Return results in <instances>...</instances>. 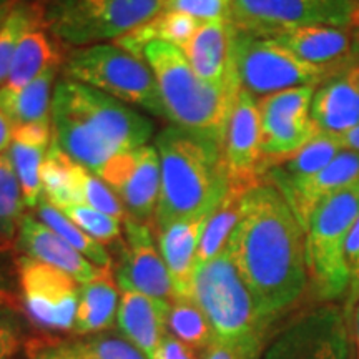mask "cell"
Wrapping results in <instances>:
<instances>
[{
	"instance_id": "cell-1",
	"label": "cell",
	"mask_w": 359,
	"mask_h": 359,
	"mask_svg": "<svg viewBox=\"0 0 359 359\" xmlns=\"http://www.w3.org/2000/svg\"><path fill=\"white\" fill-rule=\"evenodd\" d=\"M226 248L268 323L303 296L309 283L304 230L268 180L245 191Z\"/></svg>"
},
{
	"instance_id": "cell-2",
	"label": "cell",
	"mask_w": 359,
	"mask_h": 359,
	"mask_svg": "<svg viewBox=\"0 0 359 359\" xmlns=\"http://www.w3.org/2000/svg\"><path fill=\"white\" fill-rule=\"evenodd\" d=\"M50 123L53 143L95 175L114 156L147 145L155 128L133 107L65 77L53 88Z\"/></svg>"
},
{
	"instance_id": "cell-3",
	"label": "cell",
	"mask_w": 359,
	"mask_h": 359,
	"mask_svg": "<svg viewBox=\"0 0 359 359\" xmlns=\"http://www.w3.org/2000/svg\"><path fill=\"white\" fill-rule=\"evenodd\" d=\"M155 148L161 168L156 230L212 213L230 188L222 145L172 125L156 135Z\"/></svg>"
},
{
	"instance_id": "cell-4",
	"label": "cell",
	"mask_w": 359,
	"mask_h": 359,
	"mask_svg": "<svg viewBox=\"0 0 359 359\" xmlns=\"http://www.w3.org/2000/svg\"><path fill=\"white\" fill-rule=\"evenodd\" d=\"M143 58L154 72L170 122L223 145L240 85L213 87L205 83L193 72L185 53L167 42L148 43Z\"/></svg>"
},
{
	"instance_id": "cell-5",
	"label": "cell",
	"mask_w": 359,
	"mask_h": 359,
	"mask_svg": "<svg viewBox=\"0 0 359 359\" xmlns=\"http://www.w3.org/2000/svg\"><path fill=\"white\" fill-rule=\"evenodd\" d=\"M190 298L208 318L218 341H263L269 323L259 313L228 248L196 266Z\"/></svg>"
},
{
	"instance_id": "cell-6",
	"label": "cell",
	"mask_w": 359,
	"mask_h": 359,
	"mask_svg": "<svg viewBox=\"0 0 359 359\" xmlns=\"http://www.w3.org/2000/svg\"><path fill=\"white\" fill-rule=\"evenodd\" d=\"M64 77L100 90L133 109L167 118L154 72L145 60L115 43H97L67 50Z\"/></svg>"
},
{
	"instance_id": "cell-7",
	"label": "cell",
	"mask_w": 359,
	"mask_h": 359,
	"mask_svg": "<svg viewBox=\"0 0 359 359\" xmlns=\"http://www.w3.org/2000/svg\"><path fill=\"white\" fill-rule=\"evenodd\" d=\"M48 34L64 48L107 43L161 12L163 0H39Z\"/></svg>"
},
{
	"instance_id": "cell-8",
	"label": "cell",
	"mask_w": 359,
	"mask_h": 359,
	"mask_svg": "<svg viewBox=\"0 0 359 359\" xmlns=\"http://www.w3.org/2000/svg\"><path fill=\"white\" fill-rule=\"evenodd\" d=\"M359 215V180L326 198L304 228L309 283L318 298L333 302L349 290L344 245Z\"/></svg>"
},
{
	"instance_id": "cell-9",
	"label": "cell",
	"mask_w": 359,
	"mask_h": 359,
	"mask_svg": "<svg viewBox=\"0 0 359 359\" xmlns=\"http://www.w3.org/2000/svg\"><path fill=\"white\" fill-rule=\"evenodd\" d=\"M235 70L240 87L257 98L291 88H318L331 79L326 70L302 60L275 39L251 37L238 30Z\"/></svg>"
},
{
	"instance_id": "cell-10",
	"label": "cell",
	"mask_w": 359,
	"mask_h": 359,
	"mask_svg": "<svg viewBox=\"0 0 359 359\" xmlns=\"http://www.w3.org/2000/svg\"><path fill=\"white\" fill-rule=\"evenodd\" d=\"M354 0H233L231 22L238 32L259 39L308 25L353 29Z\"/></svg>"
},
{
	"instance_id": "cell-11",
	"label": "cell",
	"mask_w": 359,
	"mask_h": 359,
	"mask_svg": "<svg viewBox=\"0 0 359 359\" xmlns=\"http://www.w3.org/2000/svg\"><path fill=\"white\" fill-rule=\"evenodd\" d=\"M15 275L30 320L52 331L74 330L82 285L65 271L29 257H17Z\"/></svg>"
},
{
	"instance_id": "cell-12",
	"label": "cell",
	"mask_w": 359,
	"mask_h": 359,
	"mask_svg": "<svg viewBox=\"0 0 359 359\" xmlns=\"http://www.w3.org/2000/svg\"><path fill=\"white\" fill-rule=\"evenodd\" d=\"M314 90V87L291 88L258 98L263 177L273 165L298 151L320 132L311 118Z\"/></svg>"
},
{
	"instance_id": "cell-13",
	"label": "cell",
	"mask_w": 359,
	"mask_h": 359,
	"mask_svg": "<svg viewBox=\"0 0 359 359\" xmlns=\"http://www.w3.org/2000/svg\"><path fill=\"white\" fill-rule=\"evenodd\" d=\"M263 359H353L348 313L333 304L314 308L281 331Z\"/></svg>"
},
{
	"instance_id": "cell-14",
	"label": "cell",
	"mask_w": 359,
	"mask_h": 359,
	"mask_svg": "<svg viewBox=\"0 0 359 359\" xmlns=\"http://www.w3.org/2000/svg\"><path fill=\"white\" fill-rule=\"evenodd\" d=\"M135 222L155 223L161 168L155 147L143 145L114 156L98 173Z\"/></svg>"
},
{
	"instance_id": "cell-15",
	"label": "cell",
	"mask_w": 359,
	"mask_h": 359,
	"mask_svg": "<svg viewBox=\"0 0 359 359\" xmlns=\"http://www.w3.org/2000/svg\"><path fill=\"white\" fill-rule=\"evenodd\" d=\"M223 160L230 187L248 190L263 180L262 118L258 98L240 88L223 138Z\"/></svg>"
},
{
	"instance_id": "cell-16",
	"label": "cell",
	"mask_w": 359,
	"mask_h": 359,
	"mask_svg": "<svg viewBox=\"0 0 359 359\" xmlns=\"http://www.w3.org/2000/svg\"><path fill=\"white\" fill-rule=\"evenodd\" d=\"M123 233L118 264L115 268V278L120 288L172 302V278L160 250L155 246L150 224L127 217L123 219Z\"/></svg>"
},
{
	"instance_id": "cell-17",
	"label": "cell",
	"mask_w": 359,
	"mask_h": 359,
	"mask_svg": "<svg viewBox=\"0 0 359 359\" xmlns=\"http://www.w3.org/2000/svg\"><path fill=\"white\" fill-rule=\"evenodd\" d=\"M283 193L293 213L306 228L314 210L323 201L359 180V154L343 150L320 172L298 178H264Z\"/></svg>"
},
{
	"instance_id": "cell-18",
	"label": "cell",
	"mask_w": 359,
	"mask_h": 359,
	"mask_svg": "<svg viewBox=\"0 0 359 359\" xmlns=\"http://www.w3.org/2000/svg\"><path fill=\"white\" fill-rule=\"evenodd\" d=\"M235 37L231 20L203 22L182 52L205 83L213 87L240 85L235 70Z\"/></svg>"
},
{
	"instance_id": "cell-19",
	"label": "cell",
	"mask_w": 359,
	"mask_h": 359,
	"mask_svg": "<svg viewBox=\"0 0 359 359\" xmlns=\"http://www.w3.org/2000/svg\"><path fill=\"white\" fill-rule=\"evenodd\" d=\"M296 57L326 70L331 77L356 64L353 29L308 25L275 37Z\"/></svg>"
},
{
	"instance_id": "cell-20",
	"label": "cell",
	"mask_w": 359,
	"mask_h": 359,
	"mask_svg": "<svg viewBox=\"0 0 359 359\" xmlns=\"http://www.w3.org/2000/svg\"><path fill=\"white\" fill-rule=\"evenodd\" d=\"M13 245L20 251V255L62 269L80 285L95 280L103 269L88 262L82 253L72 248L64 238L58 236L47 224L30 213H25V217L22 218Z\"/></svg>"
},
{
	"instance_id": "cell-21",
	"label": "cell",
	"mask_w": 359,
	"mask_h": 359,
	"mask_svg": "<svg viewBox=\"0 0 359 359\" xmlns=\"http://www.w3.org/2000/svg\"><path fill=\"white\" fill-rule=\"evenodd\" d=\"M311 118L318 130L341 135L359 125V62L314 90Z\"/></svg>"
},
{
	"instance_id": "cell-22",
	"label": "cell",
	"mask_w": 359,
	"mask_h": 359,
	"mask_svg": "<svg viewBox=\"0 0 359 359\" xmlns=\"http://www.w3.org/2000/svg\"><path fill=\"white\" fill-rule=\"evenodd\" d=\"M170 302L151 298L138 291H122L116 313L120 333L148 359H155L161 339L167 334Z\"/></svg>"
},
{
	"instance_id": "cell-23",
	"label": "cell",
	"mask_w": 359,
	"mask_h": 359,
	"mask_svg": "<svg viewBox=\"0 0 359 359\" xmlns=\"http://www.w3.org/2000/svg\"><path fill=\"white\" fill-rule=\"evenodd\" d=\"M210 215L177 219L158 231L160 253L172 278L173 298H190L201 233Z\"/></svg>"
},
{
	"instance_id": "cell-24",
	"label": "cell",
	"mask_w": 359,
	"mask_h": 359,
	"mask_svg": "<svg viewBox=\"0 0 359 359\" xmlns=\"http://www.w3.org/2000/svg\"><path fill=\"white\" fill-rule=\"evenodd\" d=\"M52 140L50 122L22 125L13 130L7 155L11 156L22 193H24L25 205L29 208H35L43 198L40 172H42L43 160L52 145Z\"/></svg>"
},
{
	"instance_id": "cell-25",
	"label": "cell",
	"mask_w": 359,
	"mask_h": 359,
	"mask_svg": "<svg viewBox=\"0 0 359 359\" xmlns=\"http://www.w3.org/2000/svg\"><path fill=\"white\" fill-rule=\"evenodd\" d=\"M65 53V48L48 34L47 27L43 24L42 7H40L37 17L17 47L7 82L2 88L8 92L22 90L37 79L48 65L55 64V62H64Z\"/></svg>"
},
{
	"instance_id": "cell-26",
	"label": "cell",
	"mask_w": 359,
	"mask_h": 359,
	"mask_svg": "<svg viewBox=\"0 0 359 359\" xmlns=\"http://www.w3.org/2000/svg\"><path fill=\"white\" fill-rule=\"evenodd\" d=\"M120 296L111 268H103L95 280L80 288L79 308L75 313L74 333L97 334L110 330L116 321Z\"/></svg>"
},
{
	"instance_id": "cell-27",
	"label": "cell",
	"mask_w": 359,
	"mask_h": 359,
	"mask_svg": "<svg viewBox=\"0 0 359 359\" xmlns=\"http://www.w3.org/2000/svg\"><path fill=\"white\" fill-rule=\"evenodd\" d=\"M64 62L48 65L37 79L17 92L0 88V110L6 114L13 127L50 122V107L58 70Z\"/></svg>"
},
{
	"instance_id": "cell-28",
	"label": "cell",
	"mask_w": 359,
	"mask_h": 359,
	"mask_svg": "<svg viewBox=\"0 0 359 359\" xmlns=\"http://www.w3.org/2000/svg\"><path fill=\"white\" fill-rule=\"evenodd\" d=\"M201 22L182 12L161 11L147 20L145 24L135 27L122 37L114 40L115 45L132 53L133 57L142 58L147 45L151 42H167L182 50L195 35ZM145 60V58H142Z\"/></svg>"
},
{
	"instance_id": "cell-29",
	"label": "cell",
	"mask_w": 359,
	"mask_h": 359,
	"mask_svg": "<svg viewBox=\"0 0 359 359\" xmlns=\"http://www.w3.org/2000/svg\"><path fill=\"white\" fill-rule=\"evenodd\" d=\"M85 170L87 168L72 160L52 140L40 172L43 198L57 208L82 203V178Z\"/></svg>"
},
{
	"instance_id": "cell-30",
	"label": "cell",
	"mask_w": 359,
	"mask_h": 359,
	"mask_svg": "<svg viewBox=\"0 0 359 359\" xmlns=\"http://www.w3.org/2000/svg\"><path fill=\"white\" fill-rule=\"evenodd\" d=\"M343 151L338 135L318 132L298 151L273 165L263 178H298L320 172Z\"/></svg>"
},
{
	"instance_id": "cell-31",
	"label": "cell",
	"mask_w": 359,
	"mask_h": 359,
	"mask_svg": "<svg viewBox=\"0 0 359 359\" xmlns=\"http://www.w3.org/2000/svg\"><path fill=\"white\" fill-rule=\"evenodd\" d=\"M250 190V188H248ZM246 190L230 187L217 208L210 213L206 224L201 233L198 253H196V266L210 259L217 258L226 250L228 241L235 231L241 213V198Z\"/></svg>"
},
{
	"instance_id": "cell-32",
	"label": "cell",
	"mask_w": 359,
	"mask_h": 359,
	"mask_svg": "<svg viewBox=\"0 0 359 359\" xmlns=\"http://www.w3.org/2000/svg\"><path fill=\"white\" fill-rule=\"evenodd\" d=\"M167 331L195 351H206L218 341L208 318L191 298H173L170 302Z\"/></svg>"
},
{
	"instance_id": "cell-33",
	"label": "cell",
	"mask_w": 359,
	"mask_h": 359,
	"mask_svg": "<svg viewBox=\"0 0 359 359\" xmlns=\"http://www.w3.org/2000/svg\"><path fill=\"white\" fill-rule=\"evenodd\" d=\"M34 210L37 212L40 222L47 224L58 236L64 238L72 248L82 253L88 262H92L98 268H111V257L105 246L88 236L83 230H80L77 224L67 218L57 206L42 198Z\"/></svg>"
},
{
	"instance_id": "cell-34",
	"label": "cell",
	"mask_w": 359,
	"mask_h": 359,
	"mask_svg": "<svg viewBox=\"0 0 359 359\" xmlns=\"http://www.w3.org/2000/svg\"><path fill=\"white\" fill-rule=\"evenodd\" d=\"M25 206L11 156L0 155V245L15 243L22 218L25 217Z\"/></svg>"
},
{
	"instance_id": "cell-35",
	"label": "cell",
	"mask_w": 359,
	"mask_h": 359,
	"mask_svg": "<svg viewBox=\"0 0 359 359\" xmlns=\"http://www.w3.org/2000/svg\"><path fill=\"white\" fill-rule=\"evenodd\" d=\"M39 11V0H17L4 25L0 27V88L7 82L17 47Z\"/></svg>"
},
{
	"instance_id": "cell-36",
	"label": "cell",
	"mask_w": 359,
	"mask_h": 359,
	"mask_svg": "<svg viewBox=\"0 0 359 359\" xmlns=\"http://www.w3.org/2000/svg\"><path fill=\"white\" fill-rule=\"evenodd\" d=\"M67 218L72 219L80 230H83L88 236L102 243L103 246L115 243L122 238L123 222L116 219L110 215H105L92 206L83 203L67 205L64 208H58Z\"/></svg>"
},
{
	"instance_id": "cell-37",
	"label": "cell",
	"mask_w": 359,
	"mask_h": 359,
	"mask_svg": "<svg viewBox=\"0 0 359 359\" xmlns=\"http://www.w3.org/2000/svg\"><path fill=\"white\" fill-rule=\"evenodd\" d=\"M79 359H148L127 338L111 333H97L74 343Z\"/></svg>"
},
{
	"instance_id": "cell-38",
	"label": "cell",
	"mask_w": 359,
	"mask_h": 359,
	"mask_svg": "<svg viewBox=\"0 0 359 359\" xmlns=\"http://www.w3.org/2000/svg\"><path fill=\"white\" fill-rule=\"evenodd\" d=\"M82 203L92 206L98 212L110 215L120 222L127 218L123 205L116 198L111 188L98 175L88 172V170H85L82 178Z\"/></svg>"
},
{
	"instance_id": "cell-39",
	"label": "cell",
	"mask_w": 359,
	"mask_h": 359,
	"mask_svg": "<svg viewBox=\"0 0 359 359\" xmlns=\"http://www.w3.org/2000/svg\"><path fill=\"white\" fill-rule=\"evenodd\" d=\"M161 11L182 12L198 22L231 20L233 0H163Z\"/></svg>"
},
{
	"instance_id": "cell-40",
	"label": "cell",
	"mask_w": 359,
	"mask_h": 359,
	"mask_svg": "<svg viewBox=\"0 0 359 359\" xmlns=\"http://www.w3.org/2000/svg\"><path fill=\"white\" fill-rule=\"evenodd\" d=\"M24 346L22 321L12 309H0V359H13Z\"/></svg>"
},
{
	"instance_id": "cell-41",
	"label": "cell",
	"mask_w": 359,
	"mask_h": 359,
	"mask_svg": "<svg viewBox=\"0 0 359 359\" xmlns=\"http://www.w3.org/2000/svg\"><path fill=\"white\" fill-rule=\"evenodd\" d=\"M344 262H346L349 275L348 306L351 308L359 299V215L346 238V245H344Z\"/></svg>"
},
{
	"instance_id": "cell-42",
	"label": "cell",
	"mask_w": 359,
	"mask_h": 359,
	"mask_svg": "<svg viewBox=\"0 0 359 359\" xmlns=\"http://www.w3.org/2000/svg\"><path fill=\"white\" fill-rule=\"evenodd\" d=\"M262 343L258 341H217L205 351L203 359H255L258 356Z\"/></svg>"
},
{
	"instance_id": "cell-43",
	"label": "cell",
	"mask_w": 359,
	"mask_h": 359,
	"mask_svg": "<svg viewBox=\"0 0 359 359\" xmlns=\"http://www.w3.org/2000/svg\"><path fill=\"white\" fill-rule=\"evenodd\" d=\"M155 359H198L196 358V351L187 346L185 343L175 338L170 333L165 334L161 339V344L158 351L155 354Z\"/></svg>"
},
{
	"instance_id": "cell-44",
	"label": "cell",
	"mask_w": 359,
	"mask_h": 359,
	"mask_svg": "<svg viewBox=\"0 0 359 359\" xmlns=\"http://www.w3.org/2000/svg\"><path fill=\"white\" fill-rule=\"evenodd\" d=\"M67 348H69V344L65 343L45 344V346H37L32 351H29L24 358L13 359H65Z\"/></svg>"
},
{
	"instance_id": "cell-45",
	"label": "cell",
	"mask_w": 359,
	"mask_h": 359,
	"mask_svg": "<svg viewBox=\"0 0 359 359\" xmlns=\"http://www.w3.org/2000/svg\"><path fill=\"white\" fill-rule=\"evenodd\" d=\"M13 130H15V127H13L11 118L0 110V155L7 154L8 148H11Z\"/></svg>"
},
{
	"instance_id": "cell-46",
	"label": "cell",
	"mask_w": 359,
	"mask_h": 359,
	"mask_svg": "<svg viewBox=\"0 0 359 359\" xmlns=\"http://www.w3.org/2000/svg\"><path fill=\"white\" fill-rule=\"evenodd\" d=\"M338 138H339L341 147H343V150L358 151L359 154V125L356 128L349 130L346 133L338 135Z\"/></svg>"
},
{
	"instance_id": "cell-47",
	"label": "cell",
	"mask_w": 359,
	"mask_h": 359,
	"mask_svg": "<svg viewBox=\"0 0 359 359\" xmlns=\"http://www.w3.org/2000/svg\"><path fill=\"white\" fill-rule=\"evenodd\" d=\"M8 299H11V291H8L6 275H4L2 268H0V309L7 308Z\"/></svg>"
},
{
	"instance_id": "cell-48",
	"label": "cell",
	"mask_w": 359,
	"mask_h": 359,
	"mask_svg": "<svg viewBox=\"0 0 359 359\" xmlns=\"http://www.w3.org/2000/svg\"><path fill=\"white\" fill-rule=\"evenodd\" d=\"M354 316H353V339H354V348H356V356L359 359V299L354 304Z\"/></svg>"
},
{
	"instance_id": "cell-49",
	"label": "cell",
	"mask_w": 359,
	"mask_h": 359,
	"mask_svg": "<svg viewBox=\"0 0 359 359\" xmlns=\"http://www.w3.org/2000/svg\"><path fill=\"white\" fill-rule=\"evenodd\" d=\"M15 2H17V0H11V2L4 4V6L0 7V27L4 25V22H6V19L8 17V13H11L13 6H15Z\"/></svg>"
},
{
	"instance_id": "cell-50",
	"label": "cell",
	"mask_w": 359,
	"mask_h": 359,
	"mask_svg": "<svg viewBox=\"0 0 359 359\" xmlns=\"http://www.w3.org/2000/svg\"><path fill=\"white\" fill-rule=\"evenodd\" d=\"M353 39H354V52H356V60L359 62V27H353Z\"/></svg>"
},
{
	"instance_id": "cell-51",
	"label": "cell",
	"mask_w": 359,
	"mask_h": 359,
	"mask_svg": "<svg viewBox=\"0 0 359 359\" xmlns=\"http://www.w3.org/2000/svg\"><path fill=\"white\" fill-rule=\"evenodd\" d=\"M65 359H79L77 353H75V348H74V343L69 344V348H67V354H65Z\"/></svg>"
},
{
	"instance_id": "cell-52",
	"label": "cell",
	"mask_w": 359,
	"mask_h": 359,
	"mask_svg": "<svg viewBox=\"0 0 359 359\" xmlns=\"http://www.w3.org/2000/svg\"><path fill=\"white\" fill-rule=\"evenodd\" d=\"M356 2V13H354V25L353 27H359V0H354Z\"/></svg>"
},
{
	"instance_id": "cell-53",
	"label": "cell",
	"mask_w": 359,
	"mask_h": 359,
	"mask_svg": "<svg viewBox=\"0 0 359 359\" xmlns=\"http://www.w3.org/2000/svg\"><path fill=\"white\" fill-rule=\"evenodd\" d=\"M7 2H11V0H0V7H2L4 4H7Z\"/></svg>"
}]
</instances>
